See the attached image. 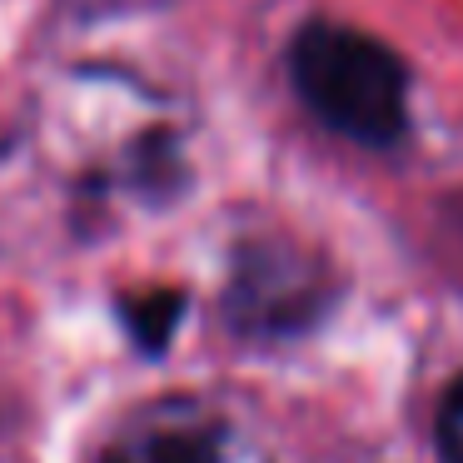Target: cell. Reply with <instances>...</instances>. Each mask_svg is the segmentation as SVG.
Wrapping results in <instances>:
<instances>
[{
    "label": "cell",
    "instance_id": "6da1fadb",
    "mask_svg": "<svg viewBox=\"0 0 463 463\" xmlns=\"http://www.w3.org/2000/svg\"><path fill=\"white\" fill-rule=\"evenodd\" d=\"M299 100L354 145H393L409 125V80L389 45L354 25H304L289 51Z\"/></svg>",
    "mask_w": 463,
    "mask_h": 463
},
{
    "label": "cell",
    "instance_id": "277c9868",
    "mask_svg": "<svg viewBox=\"0 0 463 463\" xmlns=\"http://www.w3.org/2000/svg\"><path fill=\"white\" fill-rule=\"evenodd\" d=\"M125 319H130L135 339L145 349H165L175 319H180V294H145V299H130L125 304Z\"/></svg>",
    "mask_w": 463,
    "mask_h": 463
},
{
    "label": "cell",
    "instance_id": "5b68a950",
    "mask_svg": "<svg viewBox=\"0 0 463 463\" xmlns=\"http://www.w3.org/2000/svg\"><path fill=\"white\" fill-rule=\"evenodd\" d=\"M439 449H443V463H463V379L449 389L443 399V413H439Z\"/></svg>",
    "mask_w": 463,
    "mask_h": 463
},
{
    "label": "cell",
    "instance_id": "7a4b0ae2",
    "mask_svg": "<svg viewBox=\"0 0 463 463\" xmlns=\"http://www.w3.org/2000/svg\"><path fill=\"white\" fill-rule=\"evenodd\" d=\"M105 463H269V453L230 419L204 409H155L120 433Z\"/></svg>",
    "mask_w": 463,
    "mask_h": 463
},
{
    "label": "cell",
    "instance_id": "3957f363",
    "mask_svg": "<svg viewBox=\"0 0 463 463\" xmlns=\"http://www.w3.org/2000/svg\"><path fill=\"white\" fill-rule=\"evenodd\" d=\"M230 314L244 329H289V324L314 314V284L304 264H289L284 254L269 260H250L234 274L230 289Z\"/></svg>",
    "mask_w": 463,
    "mask_h": 463
}]
</instances>
